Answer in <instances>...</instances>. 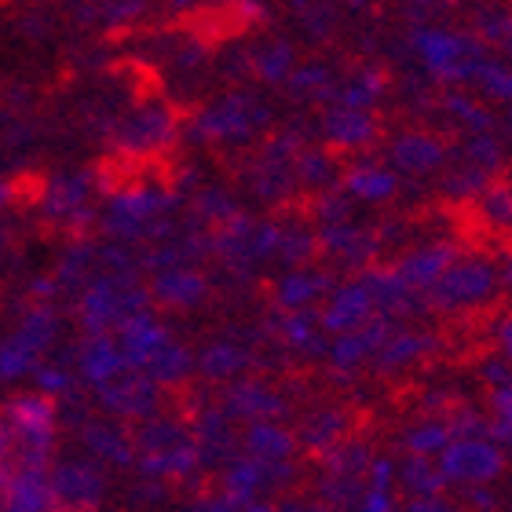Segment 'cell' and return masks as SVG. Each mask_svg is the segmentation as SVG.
Returning <instances> with one entry per match:
<instances>
[{
	"label": "cell",
	"mask_w": 512,
	"mask_h": 512,
	"mask_svg": "<svg viewBox=\"0 0 512 512\" xmlns=\"http://www.w3.org/2000/svg\"><path fill=\"white\" fill-rule=\"evenodd\" d=\"M483 216L498 227H512V187H487L483 194Z\"/></svg>",
	"instance_id": "18"
},
{
	"label": "cell",
	"mask_w": 512,
	"mask_h": 512,
	"mask_svg": "<svg viewBox=\"0 0 512 512\" xmlns=\"http://www.w3.org/2000/svg\"><path fill=\"white\" fill-rule=\"evenodd\" d=\"M494 337H498V348H502V355H509V359H512V315H505V319L498 322Z\"/></svg>",
	"instance_id": "19"
},
{
	"label": "cell",
	"mask_w": 512,
	"mask_h": 512,
	"mask_svg": "<svg viewBox=\"0 0 512 512\" xmlns=\"http://www.w3.org/2000/svg\"><path fill=\"white\" fill-rule=\"evenodd\" d=\"M465 158L472 165H480V169H498L502 165V143L491 136V132H480V136H472L465 143Z\"/></svg>",
	"instance_id": "17"
},
{
	"label": "cell",
	"mask_w": 512,
	"mask_h": 512,
	"mask_svg": "<svg viewBox=\"0 0 512 512\" xmlns=\"http://www.w3.org/2000/svg\"><path fill=\"white\" fill-rule=\"evenodd\" d=\"M509 143H512V136H509Z\"/></svg>",
	"instance_id": "23"
},
{
	"label": "cell",
	"mask_w": 512,
	"mask_h": 512,
	"mask_svg": "<svg viewBox=\"0 0 512 512\" xmlns=\"http://www.w3.org/2000/svg\"><path fill=\"white\" fill-rule=\"evenodd\" d=\"M450 439H454V432H450V425H439V421H425V425H417L406 432V447H410V454H425V458H432V454H443V450L450 447Z\"/></svg>",
	"instance_id": "14"
},
{
	"label": "cell",
	"mask_w": 512,
	"mask_h": 512,
	"mask_svg": "<svg viewBox=\"0 0 512 512\" xmlns=\"http://www.w3.org/2000/svg\"><path fill=\"white\" fill-rule=\"evenodd\" d=\"M326 136H330L337 147L355 150V147H366V143L377 136V125H374V118H370L366 110L337 107L330 118H326Z\"/></svg>",
	"instance_id": "8"
},
{
	"label": "cell",
	"mask_w": 512,
	"mask_h": 512,
	"mask_svg": "<svg viewBox=\"0 0 512 512\" xmlns=\"http://www.w3.org/2000/svg\"><path fill=\"white\" fill-rule=\"evenodd\" d=\"M472 81H476V88H480L487 99H505V103H512V66L480 59Z\"/></svg>",
	"instance_id": "15"
},
{
	"label": "cell",
	"mask_w": 512,
	"mask_h": 512,
	"mask_svg": "<svg viewBox=\"0 0 512 512\" xmlns=\"http://www.w3.org/2000/svg\"><path fill=\"white\" fill-rule=\"evenodd\" d=\"M428 341L425 337H417V333H392L388 341L381 344V352H377V366L388 370V366H406V363H417L421 355H425Z\"/></svg>",
	"instance_id": "10"
},
{
	"label": "cell",
	"mask_w": 512,
	"mask_h": 512,
	"mask_svg": "<svg viewBox=\"0 0 512 512\" xmlns=\"http://www.w3.org/2000/svg\"><path fill=\"white\" fill-rule=\"evenodd\" d=\"M447 110H450V118L458 121V125L472 128V132H491V125H494L491 110L483 107L476 96H465V92H450Z\"/></svg>",
	"instance_id": "13"
},
{
	"label": "cell",
	"mask_w": 512,
	"mask_h": 512,
	"mask_svg": "<svg viewBox=\"0 0 512 512\" xmlns=\"http://www.w3.org/2000/svg\"><path fill=\"white\" fill-rule=\"evenodd\" d=\"M403 483H406V491L428 498V494H439V487L447 483V476L439 469V461H428L425 454H414V458L403 465Z\"/></svg>",
	"instance_id": "11"
},
{
	"label": "cell",
	"mask_w": 512,
	"mask_h": 512,
	"mask_svg": "<svg viewBox=\"0 0 512 512\" xmlns=\"http://www.w3.org/2000/svg\"><path fill=\"white\" fill-rule=\"evenodd\" d=\"M406 512H454L447 502H439V494H428V498H421V502H414Z\"/></svg>",
	"instance_id": "20"
},
{
	"label": "cell",
	"mask_w": 512,
	"mask_h": 512,
	"mask_svg": "<svg viewBox=\"0 0 512 512\" xmlns=\"http://www.w3.org/2000/svg\"><path fill=\"white\" fill-rule=\"evenodd\" d=\"M509 30H512V19H509Z\"/></svg>",
	"instance_id": "22"
},
{
	"label": "cell",
	"mask_w": 512,
	"mask_h": 512,
	"mask_svg": "<svg viewBox=\"0 0 512 512\" xmlns=\"http://www.w3.org/2000/svg\"><path fill=\"white\" fill-rule=\"evenodd\" d=\"M454 260H458V249L447 246V242H436V246H421L410 256H403V260L395 264V275L417 293V289L436 286L439 278L447 275V267L454 264Z\"/></svg>",
	"instance_id": "6"
},
{
	"label": "cell",
	"mask_w": 512,
	"mask_h": 512,
	"mask_svg": "<svg viewBox=\"0 0 512 512\" xmlns=\"http://www.w3.org/2000/svg\"><path fill=\"white\" fill-rule=\"evenodd\" d=\"M326 293V278L322 275H311V271H297V275H289L282 286H278V300L286 304V308H304L311 304L315 297Z\"/></svg>",
	"instance_id": "12"
},
{
	"label": "cell",
	"mask_w": 512,
	"mask_h": 512,
	"mask_svg": "<svg viewBox=\"0 0 512 512\" xmlns=\"http://www.w3.org/2000/svg\"><path fill=\"white\" fill-rule=\"evenodd\" d=\"M502 286L512 293V260H505V264H502Z\"/></svg>",
	"instance_id": "21"
},
{
	"label": "cell",
	"mask_w": 512,
	"mask_h": 512,
	"mask_svg": "<svg viewBox=\"0 0 512 512\" xmlns=\"http://www.w3.org/2000/svg\"><path fill=\"white\" fill-rule=\"evenodd\" d=\"M414 52L421 55L428 74L450 77V81H472L483 59L476 44H469L465 37H454L447 30H432V26L414 33Z\"/></svg>",
	"instance_id": "2"
},
{
	"label": "cell",
	"mask_w": 512,
	"mask_h": 512,
	"mask_svg": "<svg viewBox=\"0 0 512 512\" xmlns=\"http://www.w3.org/2000/svg\"><path fill=\"white\" fill-rule=\"evenodd\" d=\"M344 191L359 198V202H388L395 191H399V176H395L388 165H377V161H363L355 165L348 176H344Z\"/></svg>",
	"instance_id": "7"
},
{
	"label": "cell",
	"mask_w": 512,
	"mask_h": 512,
	"mask_svg": "<svg viewBox=\"0 0 512 512\" xmlns=\"http://www.w3.org/2000/svg\"><path fill=\"white\" fill-rule=\"evenodd\" d=\"M384 88H388V77L381 74V70H363V74H355L348 85H341L337 88V103L341 107H359V110H366V107H374L377 99L384 96Z\"/></svg>",
	"instance_id": "9"
},
{
	"label": "cell",
	"mask_w": 512,
	"mask_h": 512,
	"mask_svg": "<svg viewBox=\"0 0 512 512\" xmlns=\"http://www.w3.org/2000/svg\"><path fill=\"white\" fill-rule=\"evenodd\" d=\"M439 469H443L447 483L480 487L502 472V450L483 436H454L450 447L439 454Z\"/></svg>",
	"instance_id": "3"
},
{
	"label": "cell",
	"mask_w": 512,
	"mask_h": 512,
	"mask_svg": "<svg viewBox=\"0 0 512 512\" xmlns=\"http://www.w3.org/2000/svg\"><path fill=\"white\" fill-rule=\"evenodd\" d=\"M374 315H381L374 289H370L366 278H359V282H348V286L333 289L330 304H326V311H322V326L333 333H348V330L366 326Z\"/></svg>",
	"instance_id": "4"
},
{
	"label": "cell",
	"mask_w": 512,
	"mask_h": 512,
	"mask_svg": "<svg viewBox=\"0 0 512 512\" xmlns=\"http://www.w3.org/2000/svg\"><path fill=\"white\" fill-rule=\"evenodd\" d=\"M359 512H395L392 465H388V461H377V465H374V483H370V491L363 494V505H359Z\"/></svg>",
	"instance_id": "16"
},
{
	"label": "cell",
	"mask_w": 512,
	"mask_h": 512,
	"mask_svg": "<svg viewBox=\"0 0 512 512\" xmlns=\"http://www.w3.org/2000/svg\"><path fill=\"white\" fill-rule=\"evenodd\" d=\"M388 161L403 172H432L447 161V143L428 132H399L388 143Z\"/></svg>",
	"instance_id": "5"
},
{
	"label": "cell",
	"mask_w": 512,
	"mask_h": 512,
	"mask_svg": "<svg viewBox=\"0 0 512 512\" xmlns=\"http://www.w3.org/2000/svg\"><path fill=\"white\" fill-rule=\"evenodd\" d=\"M498 286H502V267H494L491 260H454L447 267V275L428 289V297H432V304L450 311L476 308L483 300H491Z\"/></svg>",
	"instance_id": "1"
}]
</instances>
